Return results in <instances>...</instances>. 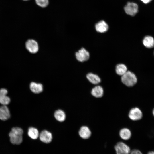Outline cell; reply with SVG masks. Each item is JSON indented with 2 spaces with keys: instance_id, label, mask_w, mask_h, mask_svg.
Listing matches in <instances>:
<instances>
[{
  "instance_id": "6da1fadb",
  "label": "cell",
  "mask_w": 154,
  "mask_h": 154,
  "mask_svg": "<svg viewBox=\"0 0 154 154\" xmlns=\"http://www.w3.org/2000/svg\"><path fill=\"white\" fill-rule=\"evenodd\" d=\"M23 129L18 127H13L9 134L10 141L13 144L19 145L23 141Z\"/></svg>"
},
{
  "instance_id": "7a4b0ae2",
  "label": "cell",
  "mask_w": 154,
  "mask_h": 154,
  "mask_svg": "<svg viewBox=\"0 0 154 154\" xmlns=\"http://www.w3.org/2000/svg\"><path fill=\"white\" fill-rule=\"evenodd\" d=\"M122 82L128 87H132L136 84L137 79L135 75L132 72L127 71L121 76Z\"/></svg>"
},
{
  "instance_id": "3957f363",
  "label": "cell",
  "mask_w": 154,
  "mask_h": 154,
  "mask_svg": "<svg viewBox=\"0 0 154 154\" xmlns=\"http://www.w3.org/2000/svg\"><path fill=\"white\" fill-rule=\"evenodd\" d=\"M25 47L28 52L32 54L37 53L39 50L38 42L33 38L28 39L25 41Z\"/></svg>"
},
{
  "instance_id": "277c9868",
  "label": "cell",
  "mask_w": 154,
  "mask_h": 154,
  "mask_svg": "<svg viewBox=\"0 0 154 154\" xmlns=\"http://www.w3.org/2000/svg\"><path fill=\"white\" fill-rule=\"evenodd\" d=\"M75 57L76 60L78 62L83 63L88 60L90 57V54L84 48L82 47L76 52Z\"/></svg>"
},
{
  "instance_id": "5b68a950",
  "label": "cell",
  "mask_w": 154,
  "mask_h": 154,
  "mask_svg": "<svg viewBox=\"0 0 154 154\" xmlns=\"http://www.w3.org/2000/svg\"><path fill=\"white\" fill-rule=\"evenodd\" d=\"M116 154H129L131 150L129 147L122 142L117 143L114 146Z\"/></svg>"
},
{
  "instance_id": "8992f818",
  "label": "cell",
  "mask_w": 154,
  "mask_h": 154,
  "mask_svg": "<svg viewBox=\"0 0 154 154\" xmlns=\"http://www.w3.org/2000/svg\"><path fill=\"white\" fill-rule=\"evenodd\" d=\"M128 116L129 118L133 121H137L141 119L143 116L141 110L137 107L132 108L130 110Z\"/></svg>"
},
{
  "instance_id": "52a82bcc",
  "label": "cell",
  "mask_w": 154,
  "mask_h": 154,
  "mask_svg": "<svg viewBox=\"0 0 154 154\" xmlns=\"http://www.w3.org/2000/svg\"><path fill=\"white\" fill-rule=\"evenodd\" d=\"M138 6L134 3L129 2L124 7L125 13L128 15L134 16L138 11Z\"/></svg>"
},
{
  "instance_id": "ba28073f",
  "label": "cell",
  "mask_w": 154,
  "mask_h": 154,
  "mask_svg": "<svg viewBox=\"0 0 154 154\" xmlns=\"http://www.w3.org/2000/svg\"><path fill=\"white\" fill-rule=\"evenodd\" d=\"M41 141L45 143H50L52 139V133L46 130H44L39 134V136Z\"/></svg>"
},
{
  "instance_id": "9c48e42d",
  "label": "cell",
  "mask_w": 154,
  "mask_h": 154,
  "mask_svg": "<svg viewBox=\"0 0 154 154\" xmlns=\"http://www.w3.org/2000/svg\"><path fill=\"white\" fill-rule=\"evenodd\" d=\"M29 88L31 91L35 94L40 93L43 90V86L42 83L34 81H32L30 83Z\"/></svg>"
},
{
  "instance_id": "30bf717a",
  "label": "cell",
  "mask_w": 154,
  "mask_h": 154,
  "mask_svg": "<svg viewBox=\"0 0 154 154\" xmlns=\"http://www.w3.org/2000/svg\"><path fill=\"white\" fill-rule=\"evenodd\" d=\"M7 92L6 89L3 88L0 89V103L2 105H7L10 102V98L7 95Z\"/></svg>"
},
{
  "instance_id": "8fae6325",
  "label": "cell",
  "mask_w": 154,
  "mask_h": 154,
  "mask_svg": "<svg viewBox=\"0 0 154 154\" xmlns=\"http://www.w3.org/2000/svg\"><path fill=\"white\" fill-rule=\"evenodd\" d=\"M10 116V111L6 105H3L0 107V119L5 121Z\"/></svg>"
},
{
  "instance_id": "7c38bea8",
  "label": "cell",
  "mask_w": 154,
  "mask_h": 154,
  "mask_svg": "<svg viewBox=\"0 0 154 154\" xmlns=\"http://www.w3.org/2000/svg\"><path fill=\"white\" fill-rule=\"evenodd\" d=\"M79 134L82 138L87 139L91 136V132L88 127L84 126L80 128L79 131Z\"/></svg>"
},
{
  "instance_id": "4fadbf2b",
  "label": "cell",
  "mask_w": 154,
  "mask_h": 154,
  "mask_svg": "<svg viewBox=\"0 0 154 154\" xmlns=\"http://www.w3.org/2000/svg\"><path fill=\"white\" fill-rule=\"evenodd\" d=\"M95 29L97 32L102 33L106 32L108 30V26L105 21L102 20L96 24Z\"/></svg>"
},
{
  "instance_id": "5bb4252c",
  "label": "cell",
  "mask_w": 154,
  "mask_h": 154,
  "mask_svg": "<svg viewBox=\"0 0 154 154\" xmlns=\"http://www.w3.org/2000/svg\"><path fill=\"white\" fill-rule=\"evenodd\" d=\"M92 95L96 98L101 97L104 94L103 88L100 86L98 85L94 87L91 91Z\"/></svg>"
},
{
  "instance_id": "9a60e30c",
  "label": "cell",
  "mask_w": 154,
  "mask_h": 154,
  "mask_svg": "<svg viewBox=\"0 0 154 154\" xmlns=\"http://www.w3.org/2000/svg\"><path fill=\"white\" fill-rule=\"evenodd\" d=\"M144 45L148 48H151L154 46V39L150 36H146L144 38L143 40Z\"/></svg>"
},
{
  "instance_id": "2e32d148",
  "label": "cell",
  "mask_w": 154,
  "mask_h": 154,
  "mask_svg": "<svg viewBox=\"0 0 154 154\" xmlns=\"http://www.w3.org/2000/svg\"><path fill=\"white\" fill-rule=\"evenodd\" d=\"M86 78L90 83L94 84H97L101 82L100 78L97 75L91 73L87 74Z\"/></svg>"
},
{
  "instance_id": "e0dca14e",
  "label": "cell",
  "mask_w": 154,
  "mask_h": 154,
  "mask_svg": "<svg viewBox=\"0 0 154 154\" xmlns=\"http://www.w3.org/2000/svg\"><path fill=\"white\" fill-rule=\"evenodd\" d=\"M119 135L121 139L126 140L130 138L131 134L129 129L127 128H123L120 131Z\"/></svg>"
},
{
  "instance_id": "ac0fdd59",
  "label": "cell",
  "mask_w": 154,
  "mask_h": 154,
  "mask_svg": "<svg viewBox=\"0 0 154 154\" xmlns=\"http://www.w3.org/2000/svg\"><path fill=\"white\" fill-rule=\"evenodd\" d=\"M54 116L58 121L61 122L64 121L66 118L65 112L61 110H56L55 112Z\"/></svg>"
},
{
  "instance_id": "d6986e66",
  "label": "cell",
  "mask_w": 154,
  "mask_h": 154,
  "mask_svg": "<svg viewBox=\"0 0 154 154\" xmlns=\"http://www.w3.org/2000/svg\"><path fill=\"white\" fill-rule=\"evenodd\" d=\"M28 135L32 139H36L39 137V133L37 129L31 127H29L28 129Z\"/></svg>"
},
{
  "instance_id": "ffe728a7",
  "label": "cell",
  "mask_w": 154,
  "mask_h": 154,
  "mask_svg": "<svg viewBox=\"0 0 154 154\" xmlns=\"http://www.w3.org/2000/svg\"><path fill=\"white\" fill-rule=\"evenodd\" d=\"M126 66L123 64H120L117 65L116 68V72L118 75L122 76L127 71Z\"/></svg>"
},
{
  "instance_id": "44dd1931",
  "label": "cell",
  "mask_w": 154,
  "mask_h": 154,
  "mask_svg": "<svg viewBox=\"0 0 154 154\" xmlns=\"http://www.w3.org/2000/svg\"><path fill=\"white\" fill-rule=\"evenodd\" d=\"M35 2L37 5L42 8L46 7L49 4V0H35Z\"/></svg>"
},
{
  "instance_id": "7402d4cb",
  "label": "cell",
  "mask_w": 154,
  "mask_h": 154,
  "mask_svg": "<svg viewBox=\"0 0 154 154\" xmlns=\"http://www.w3.org/2000/svg\"><path fill=\"white\" fill-rule=\"evenodd\" d=\"M129 154H142V153L139 150L134 149L130 151Z\"/></svg>"
},
{
  "instance_id": "603a6c76",
  "label": "cell",
  "mask_w": 154,
  "mask_h": 154,
  "mask_svg": "<svg viewBox=\"0 0 154 154\" xmlns=\"http://www.w3.org/2000/svg\"><path fill=\"white\" fill-rule=\"evenodd\" d=\"M144 3L147 4L150 2L152 0H141Z\"/></svg>"
},
{
  "instance_id": "cb8c5ba5",
  "label": "cell",
  "mask_w": 154,
  "mask_h": 154,
  "mask_svg": "<svg viewBox=\"0 0 154 154\" xmlns=\"http://www.w3.org/2000/svg\"><path fill=\"white\" fill-rule=\"evenodd\" d=\"M148 154H154V152L153 151H151L149 152Z\"/></svg>"
},
{
  "instance_id": "d4e9b609",
  "label": "cell",
  "mask_w": 154,
  "mask_h": 154,
  "mask_svg": "<svg viewBox=\"0 0 154 154\" xmlns=\"http://www.w3.org/2000/svg\"><path fill=\"white\" fill-rule=\"evenodd\" d=\"M153 115L154 116V108L153 109Z\"/></svg>"
},
{
  "instance_id": "484cf974",
  "label": "cell",
  "mask_w": 154,
  "mask_h": 154,
  "mask_svg": "<svg viewBox=\"0 0 154 154\" xmlns=\"http://www.w3.org/2000/svg\"><path fill=\"white\" fill-rule=\"evenodd\" d=\"M23 0L25 1H27L29 0Z\"/></svg>"
}]
</instances>
